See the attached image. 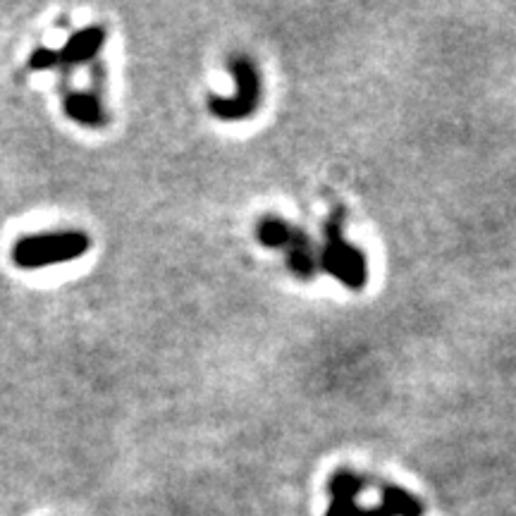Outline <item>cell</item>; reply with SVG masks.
<instances>
[{
    "label": "cell",
    "mask_w": 516,
    "mask_h": 516,
    "mask_svg": "<svg viewBox=\"0 0 516 516\" xmlns=\"http://www.w3.org/2000/svg\"><path fill=\"white\" fill-rule=\"evenodd\" d=\"M256 239L266 249H278L287 258V268L294 278L313 280L318 273V256L309 235L297 225L287 223L278 215H266L258 220Z\"/></svg>",
    "instance_id": "obj_3"
},
{
    "label": "cell",
    "mask_w": 516,
    "mask_h": 516,
    "mask_svg": "<svg viewBox=\"0 0 516 516\" xmlns=\"http://www.w3.org/2000/svg\"><path fill=\"white\" fill-rule=\"evenodd\" d=\"M325 244L318 256V270L342 282L347 290L361 292L368 285V258L344 237V211L335 208L323 225Z\"/></svg>",
    "instance_id": "obj_1"
},
{
    "label": "cell",
    "mask_w": 516,
    "mask_h": 516,
    "mask_svg": "<svg viewBox=\"0 0 516 516\" xmlns=\"http://www.w3.org/2000/svg\"><path fill=\"white\" fill-rule=\"evenodd\" d=\"M91 249V237L82 230H53L17 239L12 263L22 270H41L82 258Z\"/></svg>",
    "instance_id": "obj_2"
},
{
    "label": "cell",
    "mask_w": 516,
    "mask_h": 516,
    "mask_svg": "<svg viewBox=\"0 0 516 516\" xmlns=\"http://www.w3.org/2000/svg\"><path fill=\"white\" fill-rule=\"evenodd\" d=\"M63 108L67 118L82 127L101 129L108 122V113L101 101V91H67L63 96Z\"/></svg>",
    "instance_id": "obj_8"
},
{
    "label": "cell",
    "mask_w": 516,
    "mask_h": 516,
    "mask_svg": "<svg viewBox=\"0 0 516 516\" xmlns=\"http://www.w3.org/2000/svg\"><path fill=\"white\" fill-rule=\"evenodd\" d=\"M368 485L366 476L352 469H337L328 481L330 507L325 516H349L356 509V497L364 493Z\"/></svg>",
    "instance_id": "obj_7"
},
{
    "label": "cell",
    "mask_w": 516,
    "mask_h": 516,
    "mask_svg": "<svg viewBox=\"0 0 516 516\" xmlns=\"http://www.w3.org/2000/svg\"><path fill=\"white\" fill-rule=\"evenodd\" d=\"M380 495V505L368 509L356 505L352 516H423L426 512L419 497L395 483H380Z\"/></svg>",
    "instance_id": "obj_6"
},
{
    "label": "cell",
    "mask_w": 516,
    "mask_h": 516,
    "mask_svg": "<svg viewBox=\"0 0 516 516\" xmlns=\"http://www.w3.org/2000/svg\"><path fill=\"white\" fill-rule=\"evenodd\" d=\"M227 70L235 77V94L208 96V110L215 120L220 122H242L254 118V113L261 106V75L254 60L244 53L230 55Z\"/></svg>",
    "instance_id": "obj_4"
},
{
    "label": "cell",
    "mask_w": 516,
    "mask_h": 516,
    "mask_svg": "<svg viewBox=\"0 0 516 516\" xmlns=\"http://www.w3.org/2000/svg\"><path fill=\"white\" fill-rule=\"evenodd\" d=\"M103 43H106V29L98 27V24L84 27L72 34L63 48H36L29 55V70H72V67L98 58V53L103 51Z\"/></svg>",
    "instance_id": "obj_5"
}]
</instances>
